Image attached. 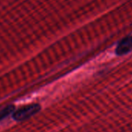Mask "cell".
I'll use <instances>...</instances> for the list:
<instances>
[{
	"label": "cell",
	"mask_w": 132,
	"mask_h": 132,
	"mask_svg": "<svg viewBox=\"0 0 132 132\" xmlns=\"http://www.w3.org/2000/svg\"><path fill=\"white\" fill-rule=\"evenodd\" d=\"M40 110V106L37 103L29 104L18 110H16L13 113V118L16 121H23L29 119Z\"/></svg>",
	"instance_id": "obj_1"
},
{
	"label": "cell",
	"mask_w": 132,
	"mask_h": 132,
	"mask_svg": "<svg viewBox=\"0 0 132 132\" xmlns=\"http://www.w3.org/2000/svg\"><path fill=\"white\" fill-rule=\"evenodd\" d=\"M132 51V36H128L122 39L116 48V54L117 55H124Z\"/></svg>",
	"instance_id": "obj_2"
},
{
	"label": "cell",
	"mask_w": 132,
	"mask_h": 132,
	"mask_svg": "<svg viewBox=\"0 0 132 132\" xmlns=\"http://www.w3.org/2000/svg\"><path fill=\"white\" fill-rule=\"evenodd\" d=\"M15 110H16V109L13 105H10V106H7L6 107L0 110V121H2L5 118L8 117L11 114L13 115V113L15 112Z\"/></svg>",
	"instance_id": "obj_3"
}]
</instances>
